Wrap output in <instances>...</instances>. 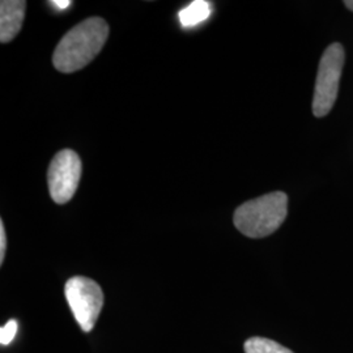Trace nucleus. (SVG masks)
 <instances>
[{
	"instance_id": "obj_7",
	"label": "nucleus",
	"mask_w": 353,
	"mask_h": 353,
	"mask_svg": "<svg viewBox=\"0 0 353 353\" xmlns=\"http://www.w3.org/2000/svg\"><path fill=\"white\" fill-rule=\"evenodd\" d=\"M211 14V7L208 1L204 0H195L179 12L181 24L186 28L198 26L207 20Z\"/></svg>"
},
{
	"instance_id": "obj_9",
	"label": "nucleus",
	"mask_w": 353,
	"mask_h": 353,
	"mask_svg": "<svg viewBox=\"0 0 353 353\" xmlns=\"http://www.w3.org/2000/svg\"><path fill=\"white\" fill-rule=\"evenodd\" d=\"M17 328H19V323L16 319H11L0 328V344L1 345L11 344L17 334Z\"/></svg>"
},
{
	"instance_id": "obj_4",
	"label": "nucleus",
	"mask_w": 353,
	"mask_h": 353,
	"mask_svg": "<svg viewBox=\"0 0 353 353\" xmlns=\"http://www.w3.org/2000/svg\"><path fill=\"white\" fill-rule=\"evenodd\" d=\"M64 294L77 325L84 332L92 331L103 306L101 287L92 279L74 276L65 283Z\"/></svg>"
},
{
	"instance_id": "obj_2",
	"label": "nucleus",
	"mask_w": 353,
	"mask_h": 353,
	"mask_svg": "<svg viewBox=\"0 0 353 353\" xmlns=\"http://www.w3.org/2000/svg\"><path fill=\"white\" fill-rule=\"evenodd\" d=\"M288 212V196L275 191L241 204L234 212V225L250 239H263L276 232Z\"/></svg>"
},
{
	"instance_id": "obj_12",
	"label": "nucleus",
	"mask_w": 353,
	"mask_h": 353,
	"mask_svg": "<svg viewBox=\"0 0 353 353\" xmlns=\"http://www.w3.org/2000/svg\"><path fill=\"white\" fill-rule=\"evenodd\" d=\"M344 4L347 6V8H348V10L353 11V0H345V1H344Z\"/></svg>"
},
{
	"instance_id": "obj_8",
	"label": "nucleus",
	"mask_w": 353,
	"mask_h": 353,
	"mask_svg": "<svg viewBox=\"0 0 353 353\" xmlns=\"http://www.w3.org/2000/svg\"><path fill=\"white\" fill-rule=\"evenodd\" d=\"M245 353H293L276 341L265 338H250L245 341Z\"/></svg>"
},
{
	"instance_id": "obj_11",
	"label": "nucleus",
	"mask_w": 353,
	"mask_h": 353,
	"mask_svg": "<svg viewBox=\"0 0 353 353\" xmlns=\"http://www.w3.org/2000/svg\"><path fill=\"white\" fill-rule=\"evenodd\" d=\"M50 4L57 7L58 10H65L71 6V1L70 0H54V1H50Z\"/></svg>"
},
{
	"instance_id": "obj_3",
	"label": "nucleus",
	"mask_w": 353,
	"mask_h": 353,
	"mask_svg": "<svg viewBox=\"0 0 353 353\" xmlns=\"http://www.w3.org/2000/svg\"><path fill=\"white\" fill-rule=\"evenodd\" d=\"M344 65V49L341 43H332L323 52L316 74L313 97V113L318 118L327 115L336 101L341 72Z\"/></svg>"
},
{
	"instance_id": "obj_10",
	"label": "nucleus",
	"mask_w": 353,
	"mask_h": 353,
	"mask_svg": "<svg viewBox=\"0 0 353 353\" xmlns=\"http://www.w3.org/2000/svg\"><path fill=\"white\" fill-rule=\"evenodd\" d=\"M6 249H7L6 229H4V223H3V221H0V265H3V262H4Z\"/></svg>"
},
{
	"instance_id": "obj_1",
	"label": "nucleus",
	"mask_w": 353,
	"mask_h": 353,
	"mask_svg": "<svg viewBox=\"0 0 353 353\" xmlns=\"http://www.w3.org/2000/svg\"><path fill=\"white\" fill-rule=\"evenodd\" d=\"M109 36V26L100 17H90L74 26L61 42L52 55L55 68L71 74L84 68L102 50Z\"/></svg>"
},
{
	"instance_id": "obj_5",
	"label": "nucleus",
	"mask_w": 353,
	"mask_h": 353,
	"mask_svg": "<svg viewBox=\"0 0 353 353\" xmlns=\"http://www.w3.org/2000/svg\"><path fill=\"white\" fill-rule=\"evenodd\" d=\"M81 178V161L71 150L58 152L51 160L48 183L52 201L58 204L70 202L75 195Z\"/></svg>"
},
{
	"instance_id": "obj_6",
	"label": "nucleus",
	"mask_w": 353,
	"mask_h": 353,
	"mask_svg": "<svg viewBox=\"0 0 353 353\" xmlns=\"http://www.w3.org/2000/svg\"><path fill=\"white\" fill-rule=\"evenodd\" d=\"M26 1L3 0L0 3V41L7 43L16 37L23 26Z\"/></svg>"
}]
</instances>
